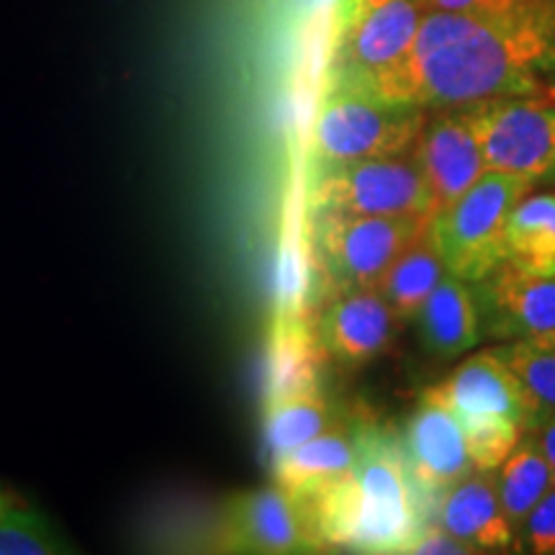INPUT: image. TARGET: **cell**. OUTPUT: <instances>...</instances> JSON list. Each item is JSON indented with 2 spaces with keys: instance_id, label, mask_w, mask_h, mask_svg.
Returning a JSON list of instances; mask_svg holds the SVG:
<instances>
[{
  "instance_id": "6da1fadb",
  "label": "cell",
  "mask_w": 555,
  "mask_h": 555,
  "mask_svg": "<svg viewBox=\"0 0 555 555\" xmlns=\"http://www.w3.org/2000/svg\"><path fill=\"white\" fill-rule=\"evenodd\" d=\"M553 37L555 11L540 5L470 13L425 11L404 57L358 90L425 111L551 93L543 82V67Z\"/></svg>"
},
{
  "instance_id": "7a4b0ae2",
  "label": "cell",
  "mask_w": 555,
  "mask_h": 555,
  "mask_svg": "<svg viewBox=\"0 0 555 555\" xmlns=\"http://www.w3.org/2000/svg\"><path fill=\"white\" fill-rule=\"evenodd\" d=\"M307 499L324 545L358 553H404L409 540L433 522L409 474L397 429L371 416L360 420L352 468L317 496Z\"/></svg>"
},
{
  "instance_id": "3957f363",
  "label": "cell",
  "mask_w": 555,
  "mask_h": 555,
  "mask_svg": "<svg viewBox=\"0 0 555 555\" xmlns=\"http://www.w3.org/2000/svg\"><path fill=\"white\" fill-rule=\"evenodd\" d=\"M427 111L365 90L327 86L311 127V150L324 168L412 152Z\"/></svg>"
},
{
  "instance_id": "277c9868",
  "label": "cell",
  "mask_w": 555,
  "mask_h": 555,
  "mask_svg": "<svg viewBox=\"0 0 555 555\" xmlns=\"http://www.w3.org/2000/svg\"><path fill=\"white\" fill-rule=\"evenodd\" d=\"M535 185L489 170L478 183L433 217V232L450 275L476 283L506 260L504 229L512 208Z\"/></svg>"
},
{
  "instance_id": "5b68a950",
  "label": "cell",
  "mask_w": 555,
  "mask_h": 555,
  "mask_svg": "<svg viewBox=\"0 0 555 555\" xmlns=\"http://www.w3.org/2000/svg\"><path fill=\"white\" fill-rule=\"evenodd\" d=\"M466 114L481 144L486 170L555 183V95H506L470 103Z\"/></svg>"
},
{
  "instance_id": "8992f818",
  "label": "cell",
  "mask_w": 555,
  "mask_h": 555,
  "mask_svg": "<svg viewBox=\"0 0 555 555\" xmlns=\"http://www.w3.org/2000/svg\"><path fill=\"white\" fill-rule=\"evenodd\" d=\"M314 242L335 288H373L433 217H358L314 211Z\"/></svg>"
},
{
  "instance_id": "52a82bcc",
  "label": "cell",
  "mask_w": 555,
  "mask_h": 555,
  "mask_svg": "<svg viewBox=\"0 0 555 555\" xmlns=\"http://www.w3.org/2000/svg\"><path fill=\"white\" fill-rule=\"evenodd\" d=\"M311 208L358 217H433L412 152L324 168L311 189Z\"/></svg>"
},
{
  "instance_id": "ba28073f",
  "label": "cell",
  "mask_w": 555,
  "mask_h": 555,
  "mask_svg": "<svg viewBox=\"0 0 555 555\" xmlns=\"http://www.w3.org/2000/svg\"><path fill=\"white\" fill-rule=\"evenodd\" d=\"M219 547L227 553L281 555L319 553L327 545L307 499L273 483L229 499L219 522Z\"/></svg>"
},
{
  "instance_id": "9c48e42d",
  "label": "cell",
  "mask_w": 555,
  "mask_h": 555,
  "mask_svg": "<svg viewBox=\"0 0 555 555\" xmlns=\"http://www.w3.org/2000/svg\"><path fill=\"white\" fill-rule=\"evenodd\" d=\"M399 437L412 481L435 519L440 496L476 470L466 433L446 404L422 393Z\"/></svg>"
},
{
  "instance_id": "30bf717a",
  "label": "cell",
  "mask_w": 555,
  "mask_h": 555,
  "mask_svg": "<svg viewBox=\"0 0 555 555\" xmlns=\"http://www.w3.org/2000/svg\"><path fill=\"white\" fill-rule=\"evenodd\" d=\"M470 286L483 337L504 343L555 339V273H525L504 260Z\"/></svg>"
},
{
  "instance_id": "8fae6325",
  "label": "cell",
  "mask_w": 555,
  "mask_h": 555,
  "mask_svg": "<svg viewBox=\"0 0 555 555\" xmlns=\"http://www.w3.org/2000/svg\"><path fill=\"white\" fill-rule=\"evenodd\" d=\"M412 157L425 180L433 217L489 172L466 106L433 108V114L427 111Z\"/></svg>"
},
{
  "instance_id": "7c38bea8",
  "label": "cell",
  "mask_w": 555,
  "mask_h": 555,
  "mask_svg": "<svg viewBox=\"0 0 555 555\" xmlns=\"http://www.w3.org/2000/svg\"><path fill=\"white\" fill-rule=\"evenodd\" d=\"M401 319L378 286L339 288L317 322V343L345 367L384 356L399 335Z\"/></svg>"
},
{
  "instance_id": "4fadbf2b",
  "label": "cell",
  "mask_w": 555,
  "mask_h": 555,
  "mask_svg": "<svg viewBox=\"0 0 555 555\" xmlns=\"http://www.w3.org/2000/svg\"><path fill=\"white\" fill-rule=\"evenodd\" d=\"M422 393L446 404L455 416H504L525 427L522 391L496 347L474 352Z\"/></svg>"
},
{
  "instance_id": "5bb4252c",
  "label": "cell",
  "mask_w": 555,
  "mask_h": 555,
  "mask_svg": "<svg viewBox=\"0 0 555 555\" xmlns=\"http://www.w3.org/2000/svg\"><path fill=\"white\" fill-rule=\"evenodd\" d=\"M435 522L474 547V553H504L515 547V530L499 502L494 470H474L450 486L437 502Z\"/></svg>"
},
{
  "instance_id": "9a60e30c",
  "label": "cell",
  "mask_w": 555,
  "mask_h": 555,
  "mask_svg": "<svg viewBox=\"0 0 555 555\" xmlns=\"http://www.w3.org/2000/svg\"><path fill=\"white\" fill-rule=\"evenodd\" d=\"M360 420L363 416L352 414L343 425L275 455V483L296 496H317L332 483H337L356 463Z\"/></svg>"
},
{
  "instance_id": "2e32d148",
  "label": "cell",
  "mask_w": 555,
  "mask_h": 555,
  "mask_svg": "<svg viewBox=\"0 0 555 555\" xmlns=\"http://www.w3.org/2000/svg\"><path fill=\"white\" fill-rule=\"evenodd\" d=\"M422 345L437 358L455 360L481 343V314L474 286L446 275L414 317Z\"/></svg>"
},
{
  "instance_id": "e0dca14e",
  "label": "cell",
  "mask_w": 555,
  "mask_h": 555,
  "mask_svg": "<svg viewBox=\"0 0 555 555\" xmlns=\"http://www.w3.org/2000/svg\"><path fill=\"white\" fill-rule=\"evenodd\" d=\"M350 412L337 404L319 384L296 388L281 397L266 399V442L270 455H281L286 450L301 446L311 437L327 433L350 420Z\"/></svg>"
},
{
  "instance_id": "ac0fdd59",
  "label": "cell",
  "mask_w": 555,
  "mask_h": 555,
  "mask_svg": "<svg viewBox=\"0 0 555 555\" xmlns=\"http://www.w3.org/2000/svg\"><path fill=\"white\" fill-rule=\"evenodd\" d=\"M448 275L446 260H442L440 247H437L433 221L422 229L409 245L393 258L391 266L380 278L378 288L391 304L393 311L404 319L416 317L427 296L437 288V283Z\"/></svg>"
},
{
  "instance_id": "d6986e66",
  "label": "cell",
  "mask_w": 555,
  "mask_h": 555,
  "mask_svg": "<svg viewBox=\"0 0 555 555\" xmlns=\"http://www.w3.org/2000/svg\"><path fill=\"white\" fill-rule=\"evenodd\" d=\"M506 262L535 275L555 273V193H525L504 229Z\"/></svg>"
},
{
  "instance_id": "ffe728a7",
  "label": "cell",
  "mask_w": 555,
  "mask_h": 555,
  "mask_svg": "<svg viewBox=\"0 0 555 555\" xmlns=\"http://www.w3.org/2000/svg\"><path fill=\"white\" fill-rule=\"evenodd\" d=\"M494 478L499 502H502L504 515L509 519L512 530H515L517 545V535L522 530L525 519L530 517L535 504L555 486V470L545 457L543 448H540L538 437L525 429L515 450L494 470Z\"/></svg>"
},
{
  "instance_id": "44dd1931",
  "label": "cell",
  "mask_w": 555,
  "mask_h": 555,
  "mask_svg": "<svg viewBox=\"0 0 555 555\" xmlns=\"http://www.w3.org/2000/svg\"><path fill=\"white\" fill-rule=\"evenodd\" d=\"M515 373L525 406V429H538L555 416V339L496 345Z\"/></svg>"
},
{
  "instance_id": "7402d4cb",
  "label": "cell",
  "mask_w": 555,
  "mask_h": 555,
  "mask_svg": "<svg viewBox=\"0 0 555 555\" xmlns=\"http://www.w3.org/2000/svg\"><path fill=\"white\" fill-rule=\"evenodd\" d=\"M466 442L474 457L476 470H496L506 461V455L515 450L519 437L525 435V427L515 420L504 416H457Z\"/></svg>"
},
{
  "instance_id": "603a6c76",
  "label": "cell",
  "mask_w": 555,
  "mask_h": 555,
  "mask_svg": "<svg viewBox=\"0 0 555 555\" xmlns=\"http://www.w3.org/2000/svg\"><path fill=\"white\" fill-rule=\"evenodd\" d=\"M52 527L34 512L11 509L0 517V555H52L65 553Z\"/></svg>"
},
{
  "instance_id": "cb8c5ba5",
  "label": "cell",
  "mask_w": 555,
  "mask_h": 555,
  "mask_svg": "<svg viewBox=\"0 0 555 555\" xmlns=\"http://www.w3.org/2000/svg\"><path fill=\"white\" fill-rule=\"evenodd\" d=\"M515 551L547 555L555 553V486L535 504L517 535Z\"/></svg>"
},
{
  "instance_id": "d4e9b609",
  "label": "cell",
  "mask_w": 555,
  "mask_h": 555,
  "mask_svg": "<svg viewBox=\"0 0 555 555\" xmlns=\"http://www.w3.org/2000/svg\"><path fill=\"white\" fill-rule=\"evenodd\" d=\"M404 553H414V555H468L474 553V547L457 540L455 535L442 527L440 522H425L420 530L414 532V538L409 540Z\"/></svg>"
},
{
  "instance_id": "484cf974",
  "label": "cell",
  "mask_w": 555,
  "mask_h": 555,
  "mask_svg": "<svg viewBox=\"0 0 555 555\" xmlns=\"http://www.w3.org/2000/svg\"><path fill=\"white\" fill-rule=\"evenodd\" d=\"M527 433H532L538 437L540 448H543L545 457L551 461V466L555 470V416H553V420H547L545 425H540L538 429H527Z\"/></svg>"
},
{
  "instance_id": "4316f807",
  "label": "cell",
  "mask_w": 555,
  "mask_h": 555,
  "mask_svg": "<svg viewBox=\"0 0 555 555\" xmlns=\"http://www.w3.org/2000/svg\"><path fill=\"white\" fill-rule=\"evenodd\" d=\"M543 82H545V88L555 95V37H553L551 54H547V62H545V67H543Z\"/></svg>"
},
{
  "instance_id": "83f0119b",
  "label": "cell",
  "mask_w": 555,
  "mask_h": 555,
  "mask_svg": "<svg viewBox=\"0 0 555 555\" xmlns=\"http://www.w3.org/2000/svg\"><path fill=\"white\" fill-rule=\"evenodd\" d=\"M515 5H540V9L555 11V0H515Z\"/></svg>"
},
{
  "instance_id": "f1b7e54d",
  "label": "cell",
  "mask_w": 555,
  "mask_h": 555,
  "mask_svg": "<svg viewBox=\"0 0 555 555\" xmlns=\"http://www.w3.org/2000/svg\"><path fill=\"white\" fill-rule=\"evenodd\" d=\"M11 509H13V506H11L9 499H5L3 494H0V517H3L5 512H11Z\"/></svg>"
}]
</instances>
